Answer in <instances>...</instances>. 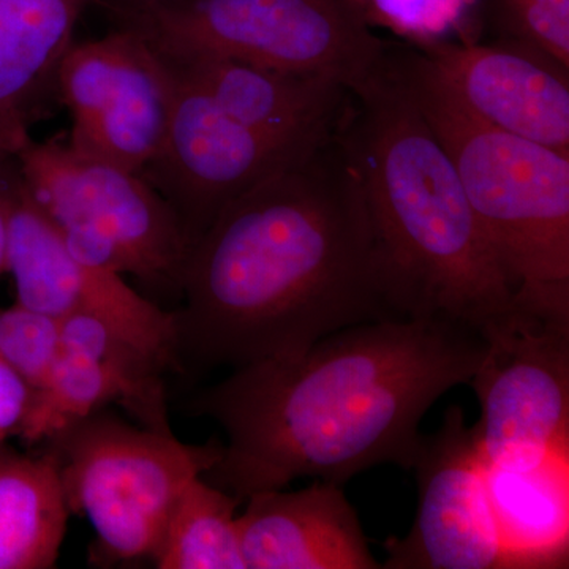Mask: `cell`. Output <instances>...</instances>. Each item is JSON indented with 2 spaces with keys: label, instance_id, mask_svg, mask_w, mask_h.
<instances>
[{
  "label": "cell",
  "instance_id": "19",
  "mask_svg": "<svg viewBox=\"0 0 569 569\" xmlns=\"http://www.w3.org/2000/svg\"><path fill=\"white\" fill-rule=\"evenodd\" d=\"M93 0H0V118L26 127L29 102L52 77Z\"/></svg>",
  "mask_w": 569,
  "mask_h": 569
},
{
  "label": "cell",
  "instance_id": "3",
  "mask_svg": "<svg viewBox=\"0 0 569 569\" xmlns=\"http://www.w3.org/2000/svg\"><path fill=\"white\" fill-rule=\"evenodd\" d=\"M336 137L361 183L378 280L399 320L441 318L485 339L527 310L389 51L351 89Z\"/></svg>",
  "mask_w": 569,
  "mask_h": 569
},
{
  "label": "cell",
  "instance_id": "5",
  "mask_svg": "<svg viewBox=\"0 0 569 569\" xmlns=\"http://www.w3.org/2000/svg\"><path fill=\"white\" fill-rule=\"evenodd\" d=\"M167 61L222 58L320 74L351 91L387 61L353 0H178L118 21Z\"/></svg>",
  "mask_w": 569,
  "mask_h": 569
},
{
  "label": "cell",
  "instance_id": "25",
  "mask_svg": "<svg viewBox=\"0 0 569 569\" xmlns=\"http://www.w3.org/2000/svg\"><path fill=\"white\" fill-rule=\"evenodd\" d=\"M29 141L31 140L26 127L0 118V170H3Z\"/></svg>",
  "mask_w": 569,
  "mask_h": 569
},
{
  "label": "cell",
  "instance_id": "15",
  "mask_svg": "<svg viewBox=\"0 0 569 569\" xmlns=\"http://www.w3.org/2000/svg\"><path fill=\"white\" fill-rule=\"evenodd\" d=\"M238 516L246 569H380L340 486L261 490Z\"/></svg>",
  "mask_w": 569,
  "mask_h": 569
},
{
  "label": "cell",
  "instance_id": "20",
  "mask_svg": "<svg viewBox=\"0 0 569 569\" xmlns=\"http://www.w3.org/2000/svg\"><path fill=\"white\" fill-rule=\"evenodd\" d=\"M241 501L203 477L176 501L152 560L160 569H246L239 539Z\"/></svg>",
  "mask_w": 569,
  "mask_h": 569
},
{
  "label": "cell",
  "instance_id": "1",
  "mask_svg": "<svg viewBox=\"0 0 569 569\" xmlns=\"http://www.w3.org/2000/svg\"><path fill=\"white\" fill-rule=\"evenodd\" d=\"M486 340L441 318L348 326L293 358L233 369L194 397L222 427L206 481L246 501L312 478L342 486L369 468L411 470L419 422L449 389L468 385Z\"/></svg>",
  "mask_w": 569,
  "mask_h": 569
},
{
  "label": "cell",
  "instance_id": "14",
  "mask_svg": "<svg viewBox=\"0 0 569 569\" xmlns=\"http://www.w3.org/2000/svg\"><path fill=\"white\" fill-rule=\"evenodd\" d=\"M417 50L479 118L569 156L567 67L508 39L440 41Z\"/></svg>",
  "mask_w": 569,
  "mask_h": 569
},
{
  "label": "cell",
  "instance_id": "18",
  "mask_svg": "<svg viewBox=\"0 0 569 569\" xmlns=\"http://www.w3.org/2000/svg\"><path fill=\"white\" fill-rule=\"evenodd\" d=\"M69 516L54 455L0 445V569L54 568Z\"/></svg>",
  "mask_w": 569,
  "mask_h": 569
},
{
  "label": "cell",
  "instance_id": "16",
  "mask_svg": "<svg viewBox=\"0 0 569 569\" xmlns=\"http://www.w3.org/2000/svg\"><path fill=\"white\" fill-rule=\"evenodd\" d=\"M164 62L224 114L271 137L325 138L335 133L350 97L342 82L320 74L283 73L204 56Z\"/></svg>",
  "mask_w": 569,
  "mask_h": 569
},
{
  "label": "cell",
  "instance_id": "24",
  "mask_svg": "<svg viewBox=\"0 0 569 569\" xmlns=\"http://www.w3.org/2000/svg\"><path fill=\"white\" fill-rule=\"evenodd\" d=\"M31 399V387L0 359V445L20 433Z\"/></svg>",
  "mask_w": 569,
  "mask_h": 569
},
{
  "label": "cell",
  "instance_id": "9",
  "mask_svg": "<svg viewBox=\"0 0 569 569\" xmlns=\"http://www.w3.org/2000/svg\"><path fill=\"white\" fill-rule=\"evenodd\" d=\"M56 80L73 121L71 151L137 174L162 151L174 74L137 32L118 28L103 39L71 43Z\"/></svg>",
  "mask_w": 569,
  "mask_h": 569
},
{
  "label": "cell",
  "instance_id": "11",
  "mask_svg": "<svg viewBox=\"0 0 569 569\" xmlns=\"http://www.w3.org/2000/svg\"><path fill=\"white\" fill-rule=\"evenodd\" d=\"M0 192L9 220L7 271L18 305L56 320L74 313L99 318L163 367L178 361L173 313L142 298L118 272L74 257L18 173L11 178L0 171Z\"/></svg>",
  "mask_w": 569,
  "mask_h": 569
},
{
  "label": "cell",
  "instance_id": "27",
  "mask_svg": "<svg viewBox=\"0 0 569 569\" xmlns=\"http://www.w3.org/2000/svg\"><path fill=\"white\" fill-rule=\"evenodd\" d=\"M7 249H9V220H7V203L0 192V272L7 271Z\"/></svg>",
  "mask_w": 569,
  "mask_h": 569
},
{
  "label": "cell",
  "instance_id": "4",
  "mask_svg": "<svg viewBox=\"0 0 569 569\" xmlns=\"http://www.w3.org/2000/svg\"><path fill=\"white\" fill-rule=\"evenodd\" d=\"M389 61L448 153L520 305L569 320V156L479 118L421 51L389 48Z\"/></svg>",
  "mask_w": 569,
  "mask_h": 569
},
{
  "label": "cell",
  "instance_id": "6",
  "mask_svg": "<svg viewBox=\"0 0 569 569\" xmlns=\"http://www.w3.org/2000/svg\"><path fill=\"white\" fill-rule=\"evenodd\" d=\"M50 443L70 512L89 520L100 552L116 561L152 559L182 490L222 456V441L182 443L103 410Z\"/></svg>",
  "mask_w": 569,
  "mask_h": 569
},
{
  "label": "cell",
  "instance_id": "7",
  "mask_svg": "<svg viewBox=\"0 0 569 569\" xmlns=\"http://www.w3.org/2000/svg\"><path fill=\"white\" fill-rule=\"evenodd\" d=\"M26 193L86 263L179 287L190 244L162 194L140 174L97 162L58 141L14 157Z\"/></svg>",
  "mask_w": 569,
  "mask_h": 569
},
{
  "label": "cell",
  "instance_id": "21",
  "mask_svg": "<svg viewBox=\"0 0 569 569\" xmlns=\"http://www.w3.org/2000/svg\"><path fill=\"white\" fill-rule=\"evenodd\" d=\"M370 28H385L415 44L471 41L470 26L481 0H353Z\"/></svg>",
  "mask_w": 569,
  "mask_h": 569
},
{
  "label": "cell",
  "instance_id": "26",
  "mask_svg": "<svg viewBox=\"0 0 569 569\" xmlns=\"http://www.w3.org/2000/svg\"><path fill=\"white\" fill-rule=\"evenodd\" d=\"M171 2H178V0H93L92 6H99L116 21H121Z\"/></svg>",
  "mask_w": 569,
  "mask_h": 569
},
{
  "label": "cell",
  "instance_id": "12",
  "mask_svg": "<svg viewBox=\"0 0 569 569\" xmlns=\"http://www.w3.org/2000/svg\"><path fill=\"white\" fill-rule=\"evenodd\" d=\"M417 519L385 542V569H512L490 507L486 468L466 411L451 406L422 436L413 468Z\"/></svg>",
  "mask_w": 569,
  "mask_h": 569
},
{
  "label": "cell",
  "instance_id": "10",
  "mask_svg": "<svg viewBox=\"0 0 569 569\" xmlns=\"http://www.w3.org/2000/svg\"><path fill=\"white\" fill-rule=\"evenodd\" d=\"M173 74L170 130L162 151L140 176L171 206L192 246L239 194L298 162L332 133L325 138H280L257 132Z\"/></svg>",
  "mask_w": 569,
  "mask_h": 569
},
{
  "label": "cell",
  "instance_id": "17",
  "mask_svg": "<svg viewBox=\"0 0 569 569\" xmlns=\"http://www.w3.org/2000/svg\"><path fill=\"white\" fill-rule=\"evenodd\" d=\"M485 468L511 568H568L569 451L553 452L533 466Z\"/></svg>",
  "mask_w": 569,
  "mask_h": 569
},
{
  "label": "cell",
  "instance_id": "23",
  "mask_svg": "<svg viewBox=\"0 0 569 569\" xmlns=\"http://www.w3.org/2000/svg\"><path fill=\"white\" fill-rule=\"evenodd\" d=\"M490 9L508 40L569 69V0H490Z\"/></svg>",
  "mask_w": 569,
  "mask_h": 569
},
{
  "label": "cell",
  "instance_id": "22",
  "mask_svg": "<svg viewBox=\"0 0 569 569\" xmlns=\"http://www.w3.org/2000/svg\"><path fill=\"white\" fill-rule=\"evenodd\" d=\"M61 351L59 320L21 305L0 309V359L36 389Z\"/></svg>",
  "mask_w": 569,
  "mask_h": 569
},
{
  "label": "cell",
  "instance_id": "13",
  "mask_svg": "<svg viewBox=\"0 0 569 569\" xmlns=\"http://www.w3.org/2000/svg\"><path fill=\"white\" fill-rule=\"evenodd\" d=\"M61 351L32 389L18 436L28 443L50 441L110 403L130 411L142 427L170 433L164 367L92 316L59 320Z\"/></svg>",
  "mask_w": 569,
  "mask_h": 569
},
{
  "label": "cell",
  "instance_id": "8",
  "mask_svg": "<svg viewBox=\"0 0 569 569\" xmlns=\"http://www.w3.org/2000/svg\"><path fill=\"white\" fill-rule=\"evenodd\" d=\"M485 340L468 381L481 406L471 430L485 466H533L569 451V320L522 312Z\"/></svg>",
  "mask_w": 569,
  "mask_h": 569
},
{
  "label": "cell",
  "instance_id": "2",
  "mask_svg": "<svg viewBox=\"0 0 569 569\" xmlns=\"http://www.w3.org/2000/svg\"><path fill=\"white\" fill-rule=\"evenodd\" d=\"M176 358L239 369L399 320L378 280L361 183L336 132L239 194L190 246Z\"/></svg>",
  "mask_w": 569,
  "mask_h": 569
}]
</instances>
